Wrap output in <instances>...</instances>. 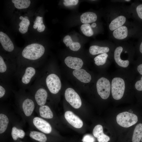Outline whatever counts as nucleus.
Returning <instances> with one entry per match:
<instances>
[{
	"instance_id": "obj_1",
	"label": "nucleus",
	"mask_w": 142,
	"mask_h": 142,
	"mask_svg": "<svg viewBox=\"0 0 142 142\" xmlns=\"http://www.w3.org/2000/svg\"><path fill=\"white\" fill-rule=\"evenodd\" d=\"M45 52L44 46L40 43H34L25 46L18 54L17 67L31 65L38 67Z\"/></svg>"
},
{
	"instance_id": "obj_2",
	"label": "nucleus",
	"mask_w": 142,
	"mask_h": 142,
	"mask_svg": "<svg viewBox=\"0 0 142 142\" xmlns=\"http://www.w3.org/2000/svg\"><path fill=\"white\" fill-rule=\"evenodd\" d=\"M19 110L24 120L29 122L36 107V102L32 95L26 90L20 89L18 91L12 90Z\"/></svg>"
},
{
	"instance_id": "obj_3",
	"label": "nucleus",
	"mask_w": 142,
	"mask_h": 142,
	"mask_svg": "<svg viewBox=\"0 0 142 142\" xmlns=\"http://www.w3.org/2000/svg\"><path fill=\"white\" fill-rule=\"evenodd\" d=\"M38 67L31 65H26L17 67L14 77H16L20 89H28L32 82L39 75L40 71Z\"/></svg>"
},
{
	"instance_id": "obj_4",
	"label": "nucleus",
	"mask_w": 142,
	"mask_h": 142,
	"mask_svg": "<svg viewBox=\"0 0 142 142\" xmlns=\"http://www.w3.org/2000/svg\"><path fill=\"white\" fill-rule=\"evenodd\" d=\"M17 59L11 57L0 55V81L10 82L17 71Z\"/></svg>"
},
{
	"instance_id": "obj_5",
	"label": "nucleus",
	"mask_w": 142,
	"mask_h": 142,
	"mask_svg": "<svg viewBox=\"0 0 142 142\" xmlns=\"http://www.w3.org/2000/svg\"><path fill=\"white\" fill-rule=\"evenodd\" d=\"M28 89L33 98L36 106L45 105L48 94L40 74L33 84Z\"/></svg>"
},
{
	"instance_id": "obj_6",
	"label": "nucleus",
	"mask_w": 142,
	"mask_h": 142,
	"mask_svg": "<svg viewBox=\"0 0 142 142\" xmlns=\"http://www.w3.org/2000/svg\"><path fill=\"white\" fill-rule=\"evenodd\" d=\"M40 75L45 86L50 93L56 94L59 92L62 85L60 78L57 74L51 73L46 75L40 71Z\"/></svg>"
},
{
	"instance_id": "obj_7",
	"label": "nucleus",
	"mask_w": 142,
	"mask_h": 142,
	"mask_svg": "<svg viewBox=\"0 0 142 142\" xmlns=\"http://www.w3.org/2000/svg\"><path fill=\"white\" fill-rule=\"evenodd\" d=\"M125 89L124 79L119 77L114 78L111 83V92L113 98L116 100L121 99L123 96Z\"/></svg>"
},
{
	"instance_id": "obj_8",
	"label": "nucleus",
	"mask_w": 142,
	"mask_h": 142,
	"mask_svg": "<svg viewBox=\"0 0 142 142\" xmlns=\"http://www.w3.org/2000/svg\"><path fill=\"white\" fill-rule=\"evenodd\" d=\"M116 120L117 123L120 126L124 128H128L137 122L138 118L134 114L124 111L117 115Z\"/></svg>"
},
{
	"instance_id": "obj_9",
	"label": "nucleus",
	"mask_w": 142,
	"mask_h": 142,
	"mask_svg": "<svg viewBox=\"0 0 142 142\" xmlns=\"http://www.w3.org/2000/svg\"><path fill=\"white\" fill-rule=\"evenodd\" d=\"M29 122L38 130L45 134H49L52 132V128L50 124L39 116H32Z\"/></svg>"
},
{
	"instance_id": "obj_10",
	"label": "nucleus",
	"mask_w": 142,
	"mask_h": 142,
	"mask_svg": "<svg viewBox=\"0 0 142 142\" xmlns=\"http://www.w3.org/2000/svg\"><path fill=\"white\" fill-rule=\"evenodd\" d=\"M96 87L98 93L102 99H106L108 98L110 94L111 85L107 79L104 77L100 78L97 82Z\"/></svg>"
},
{
	"instance_id": "obj_11",
	"label": "nucleus",
	"mask_w": 142,
	"mask_h": 142,
	"mask_svg": "<svg viewBox=\"0 0 142 142\" xmlns=\"http://www.w3.org/2000/svg\"><path fill=\"white\" fill-rule=\"evenodd\" d=\"M65 97L67 101L73 108H80L82 105L80 98L78 93L71 88H68L65 90Z\"/></svg>"
},
{
	"instance_id": "obj_12",
	"label": "nucleus",
	"mask_w": 142,
	"mask_h": 142,
	"mask_svg": "<svg viewBox=\"0 0 142 142\" xmlns=\"http://www.w3.org/2000/svg\"><path fill=\"white\" fill-rule=\"evenodd\" d=\"M9 115L4 110L1 109L0 113V134H2L8 130L11 124Z\"/></svg>"
},
{
	"instance_id": "obj_13",
	"label": "nucleus",
	"mask_w": 142,
	"mask_h": 142,
	"mask_svg": "<svg viewBox=\"0 0 142 142\" xmlns=\"http://www.w3.org/2000/svg\"><path fill=\"white\" fill-rule=\"evenodd\" d=\"M64 116L68 122L74 127L80 128L83 126V123L82 120L72 111H66L65 113Z\"/></svg>"
},
{
	"instance_id": "obj_14",
	"label": "nucleus",
	"mask_w": 142,
	"mask_h": 142,
	"mask_svg": "<svg viewBox=\"0 0 142 142\" xmlns=\"http://www.w3.org/2000/svg\"><path fill=\"white\" fill-rule=\"evenodd\" d=\"M0 42L3 49L6 51L12 52L14 49V44L8 36L3 32H0Z\"/></svg>"
},
{
	"instance_id": "obj_15",
	"label": "nucleus",
	"mask_w": 142,
	"mask_h": 142,
	"mask_svg": "<svg viewBox=\"0 0 142 142\" xmlns=\"http://www.w3.org/2000/svg\"><path fill=\"white\" fill-rule=\"evenodd\" d=\"M64 62L68 67L75 70L80 69L83 64V60L80 58L71 56L66 57Z\"/></svg>"
},
{
	"instance_id": "obj_16",
	"label": "nucleus",
	"mask_w": 142,
	"mask_h": 142,
	"mask_svg": "<svg viewBox=\"0 0 142 142\" xmlns=\"http://www.w3.org/2000/svg\"><path fill=\"white\" fill-rule=\"evenodd\" d=\"M73 74L79 80L84 83H88L91 80L90 74L83 69L75 70L73 71Z\"/></svg>"
},
{
	"instance_id": "obj_17",
	"label": "nucleus",
	"mask_w": 142,
	"mask_h": 142,
	"mask_svg": "<svg viewBox=\"0 0 142 142\" xmlns=\"http://www.w3.org/2000/svg\"><path fill=\"white\" fill-rule=\"evenodd\" d=\"M10 82L0 81V99L1 100L7 97L11 92H12Z\"/></svg>"
},
{
	"instance_id": "obj_18",
	"label": "nucleus",
	"mask_w": 142,
	"mask_h": 142,
	"mask_svg": "<svg viewBox=\"0 0 142 142\" xmlns=\"http://www.w3.org/2000/svg\"><path fill=\"white\" fill-rule=\"evenodd\" d=\"M123 50L122 47L120 46L115 49L114 53V58L117 64L120 67L126 68L128 66L129 62L128 60H123L121 59L120 56Z\"/></svg>"
},
{
	"instance_id": "obj_19",
	"label": "nucleus",
	"mask_w": 142,
	"mask_h": 142,
	"mask_svg": "<svg viewBox=\"0 0 142 142\" xmlns=\"http://www.w3.org/2000/svg\"><path fill=\"white\" fill-rule=\"evenodd\" d=\"M125 17L123 16H119L113 19L109 25V29L111 31L123 26L126 21Z\"/></svg>"
},
{
	"instance_id": "obj_20",
	"label": "nucleus",
	"mask_w": 142,
	"mask_h": 142,
	"mask_svg": "<svg viewBox=\"0 0 142 142\" xmlns=\"http://www.w3.org/2000/svg\"><path fill=\"white\" fill-rule=\"evenodd\" d=\"M97 16L95 13L88 12L83 13L80 16V20L84 24H88L95 22L97 19Z\"/></svg>"
},
{
	"instance_id": "obj_21",
	"label": "nucleus",
	"mask_w": 142,
	"mask_h": 142,
	"mask_svg": "<svg viewBox=\"0 0 142 142\" xmlns=\"http://www.w3.org/2000/svg\"><path fill=\"white\" fill-rule=\"evenodd\" d=\"M128 28L125 26H122L115 29L113 32V35L116 39L119 40L123 39L128 36Z\"/></svg>"
},
{
	"instance_id": "obj_22",
	"label": "nucleus",
	"mask_w": 142,
	"mask_h": 142,
	"mask_svg": "<svg viewBox=\"0 0 142 142\" xmlns=\"http://www.w3.org/2000/svg\"><path fill=\"white\" fill-rule=\"evenodd\" d=\"M63 42L67 47L69 46L70 49L73 51L78 50L81 47L79 43L73 41L71 37L68 35L64 37L63 39Z\"/></svg>"
},
{
	"instance_id": "obj_23",
	"label": "nucleus",
	"mask_w": 142,
	"mask_h": 142,
	"mask_svg": "<svg viewBox=\"0 0 142 142\" xmlns=\"http://www.w3.org/2000/svg\"><path fill=\"white\" fill-rule=\"evenodd\" d=\"M11 135L13 140H16L18 138L23 139L24 137L25 133L21 128L17 125H14L11 129Z\"/></svg>"
},
{
	"instance_id": "obj_24",
	"label": "nucleus",
	"mask_w": 142,
	"mask_h": 142,
	"mask_svg": "<svg viewBox=\"0 0 142 142\" xmlns=\"http://www.w3.org/2000/svg\"><path fill=\"white\" fill-rule=\"evenodd\" d=\"M29 135L31 138L39 142H46L47 140L45 134L39 131H31Z\"/></svg>"
},
{
	"instance_id": "obj_25",
	"label": "nucleus",
	"mask_w": 142,
	"mask_h": 142,
	"mask_svg": "<svg viewBox=\"0 0 142 142\" xmlns=\"http://www.w3.org/2000/svg\"><path fill=\"white\" fill-rule=\"evenodd\" d=\"M109 50L110 49L108 47H100L96 45L91 46L89 49L90 53L92 55L106 53L108 52Z\"/></svg>"
},
{
	"instance_id": "obj_26",
	"label": "nucleus",
	"mask_w": 142,
	"mask_h": 142,
	"mask_svg": "<svg viewBox=\"0 0 142 142\" xmlns=\"http://www.w3.org/2000/svg\"><path fill=\"white\" fill-rule=\"evenodd\" d=\"M142 137V124L140 123L135 126L132 138L133 142H140Z\"/></svg>"
},
{
	"instance_id": "obj_27",
	"label": "nucleus",
	"mask_w": 142,
	"mask_h": 142,
	"mask_svg": "<svg viewBox=\"0 0 142 142\" xmlns=\"http://www.w3.org/2000/svg\"><path fill=\"white\" fill-rule=\"evenodd\" d=\"M19 18L22 20L19 24V31L21 33L24 34L28 31V27L30 24V21L28 19L25 18L22 16H20Z\"/></svg>"
},
{
	"instance_id": "obj_28",
	"label": "nucleus",
	"mask_w": 142,
	"mask_h": 142,
	"mask_svg": "<svg viewBox=\"0 0 142 142\" xmlns=\"http://www.w3.org/2000/svg\"><path fill=\"white\" fill-rule=\"evenodd\" d=\"M33 27L34 29L37 28V31L39 32H42L44 31L45 26L43 23V17L39 16L36 17L34 22Z\"/></svg>"
},
{
	"instance_id": "obj_29",
	"label": "nucleus",
	"mask_w": 142,
	"mask_h": 142,
	"mask_svg": "<svg viewBox=\"0 0 142 142\" xmlns=\"http://www.w3.org/2000/svg\"><path fill=\"white\" fill-rule=\"evenodd\" d=\"M14 6L17 9H21L28 7L31 3L29 0H12Z\"/></svg>"
},
{
	"instance_id": "obj_30",
	"label": "nucleus",
	"mask_w": 142,
	"mask_h": 142,
	"mask_svg": "<svg viewBox=\"0 0 142 142\" xmlns=\"http://www.w3.org/2000/svg\"><path fill=\"white\" fill-rule=\"evenodd\" d=\"M108 56L106 53L100 54L96 56L94 59L95 64L98 66L104 64Z\"/></svg>"
},
{
	"instance_id": "obj_31",
	"label": "nucleus",
	"mask_w": 142,
	"mask_h": 142,
	"mask_svg": "<svg viewBox=\"0 0 142 142\" xmlns=\"http://www.w3.org/2000/svg\"><path fill=\"white\" fill-rule=\"evenodd\" d=\"M80 29L83 33L87 37H91L94 34L92 27L90 24H84L81 25Z\"/></svg>"
},
{
	"instance_id": "obj_32",
	"label": "nucleus",
	"mask_w": 142,
	"mask_h": 142,
	"mask_svg": "<svg viewBox=\"0 0 142 142\" xmlns=\"http://www.w3.org/2000/svg\"><path fill=\"white\" fill-rule=\"evenodd\" d=\"M93 133L94 136L97 138L104 133L102 126L100 125H96L93 129Z\"/></svg>"
},
{
	"instance_id": "obj_33",
	"label": "nucleus",
	"mask_w": 142,
	"mask_h": 142,
	"mask_svg": "<svg viewBox=\"0 0 142 142\" xmlns=\"http://www.w3.org/2000/svg\"><path fill=\"white\" fill-rule=\"evenodd\" d=\"M135 11L136 17L140 21L142 22V3L136 5Z\"/></svg>"
},
{
	"instance_id": "obj_34",
	"label": "nucleus",
	"mask_w": 142,
	"mask_h": 142,
	"mask_svg": "<svg viewBox=\"0 0 142 142\" xmlns=\"http://www.w3.org/2000/svg\"><path fill=\"white\" fill-rule=\"evenodd\" d=\"M79 2L78 0H64L63 4L65 6H69L77 5Z\"/></svg>"
},
{
	"instance_id": "obj_35",
	"label": "nucleus",
	"mask_w": 142,
	"mask_h": 142,
	"mask_svg": "<svg viewBox=\"0 0 142 142\" xmlns=\"http://www.w3.org/2000/svg\"><path fill=\"white\" fill-rule=\"evenodd\" d=\"M82 140L83 142H95V139L91 135L87 134L84 136Z\"/></svg>"
},
{
	"instance_id": "obj_36",
	"label": "nucleus",
	"mask_w": 142,
	"mask_h": 142,
	"mask_svg": "<svg viewBox=\"0 0 142 142\" xmlns=\"http://www.w3.org/2000/svg\"><path fill=\"white\" fill-rule=\"evenodd\" d=\"M99 142H108L110 140V138L108 136L103 134L97 138Z\"/></svg>"
},
{
	"instance_id": "obj_37",
	"label": "nucleus",
	"mask_w": 142,
	"mask_h": 142,
	"mask_svg": "<svg viewBox=\"0 0 142 142\" xmlns=\"http://www.w3.org/2000/svg\"><path fill=\"white\" fill-rule=\"evenodd\" d=\"M138 50L139 53L142 54V36L139 41L138 45Z\"/></svg>"
},
{
	"instance_id": "obj_38",
	"label": "nucleus",
	"mask_w": 142,
	"mask_h": 142,
	"mask_svg": "<svg viewBox=\"0 0 142 142\" xmlns=\"http://www.w3.org/2000/svg\"><path fill=\"white\" fill-rule=\"evenodd\" d=\"M137 70L139 73L142 75V63L140 64L137 66Z\"/></svg>"
},
{
	"instance_id": "obj_39",
	"label": "nucleus",
	"mask_w": 142,
	"mask_h": 142,
	"mask_svg": "<svg viewBox=\"0 0 142 142\" xmlns=\"http://www.w3.org/2000/svg\"><path fill=\"white\" fill-rule=\"evenodd\" d=\"M96 24L95 23H93L91 25V27L92 28H94L96 26Z\"/></svg>"
},
{
	"instance_id": "obj_40",
	"label": "nucleus",
	"mask_w": 142,
	"mask_h": 142,
	"mask_svg": "<svg viewBox=\"0 0 142 142\" xmlns=\"http://www.w3.org/2000/svg\"><path fill=\"white\" fill-rule=\"evenodd\" d=\"M125 1H127V2H129V1H130V0H125Z\"/></svg>"
},
{
	"instance_id": "obj_41",
	"label": "nucleus",
	"mask_w": 142,
	"mask_h": 142,
	"mask_svg": "<svg viewBox=\"0 0 142 142\" xmlns=\"http://www.w3.org/2000/svg\"><path fill=\"white\" fill-rule=\"evenodd\" d=\"M141 141H142V138H141Z\"/></svg>"
}]
</instances>
